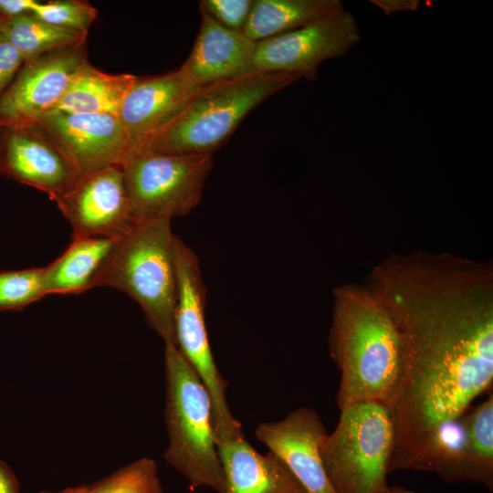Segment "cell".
Segmentation results:
<instances>
[{"label":"cell","mask_w":493,"mask_h":493,"mask_svg":"<svg viewBox=\"0 0 493 493\" xmlns=\"http://www.w3.org/2000/svg\"><path fill=\"white\" fill-rule=\"evenodd\" d=\"M0 129H1V126H0Z\"/></svg>","instance_id":"obj_34"},{"label":"cell","mask_w":493,"mask_h":493,"mask_svg":"<svg viewBox=\"0 0 493 493\" xmlns=\"http://www.w3.org/2000/svg\"><path fill=\"white\" fill-rule=\"evenodd\" d=\"M36 0H0V16L10 19L32 14Z\"/></svg>","instance_id":"obj_28"},{"label":"cell","mask_w":493,"mask_h":493,"mask_svg":"<svg viewBox=\"0 0 493 493\" xmlns=\"http://www.w3.org/2000/svg\"><path fill=\"white\" fill-rule=\"evenodd\" d=\"M199 89L183 65L163 75L137 77L118 114L132 146L173 121Z\"/></svg>","instance_id":"obj_15"},{"label":"cell","mask_w":493,"mask_h":493,"mask_svg":"<svg viewBox=\"0 0 493 493\" xmlns=\"http://www.w3.org/2000/svg\"><path fill=\"white\" fill-rule=\"evenodd\" d=\"M330 355L341 372L340 410L361 402L390 399L401 363L398 329L385 308L363 285L333 288Z\"/></svg>","instance_id":"obj_2"},{"label":"cell","mask_w":493,"mask_h":493,"mask_svg":"<svg viewBox=\"0 0 493 493\" xmlns=\"http://www.w3.org/2000/svg\"><path fill=\"white\" fill-rule=\"evenodd\" d=\"M117 239L73 237L61 256L44 267L46 296L79 294L93 288L94 280Z\"/></svg>","instance_id":"obj_18"},{"label":"cell","mask_w":493,"mask_h":493,"mask_svg":"<svg viewBox=\"0 0 493 493\" xmlns=\"http://www.w3.org/2000/svg\"><path fill=\"white\" fill-rule=\"evenodd\" d=\"M176 346L206 388L213 406L216 445L243 435L241 424L232 414L226 398L227 383L215 364L205 320L206 288L195 253L174 237Z\"/></svg>","instance_id":"obj_7"},{"label":"cell","mask_w":493,"mask_h":493,"mask_svg":"<svg viewBox=\"0 0 493 493\" xmlns=\"http://www.w3.org/2000/svg\"><path fill=\"white\" fill-rule=\"evenodd\" d=\"M137 79L131 74H109L88 63L76 76L53 110L104 113L118 116L121 104Z\"/></svg>","instance_id":"obj_20"},{"label":"cell","mask_w":493,"mask_h":493,"mask_svg":"<svg viewBox=\"0 0 493 493\" xmlns=\"http://www.w3.org/2000/svg\"><path fill=\"white\" fill-rule=\"evenodd\" d=\"M0 493H19L17 479L6 463L0 459Z\"/></svg>","instance_id":"obj_29"},{"label":"cell","mask_w":493,"mask_h":493,"mask_svg":"<svg viewBox=\"0 0 493 493\" xmlns=\"http://www.w3.org/2000/svg\"><path fill=\"white\" fill-rule=\"evenodd\" d=\"M44 267L0 272V311L20 310L46 296Z\"/></svg>","instance_id":"obj_24"},{"label":"cell","mask_w":493,"mask_h":493,"mask_svg":"<svg viewBox=\"0 0 493 493\" xmlns=\"http://www.w3.org/2000/svg\"><path fill=\"white\" fill-rule=\"evenodd\" d=\"M193 49L183 64L200 88L233 80L255 72L257 42L230 30L206 14Z\"/></svg>","instance_id":"obj_16"},{"label":"cell","mask_w":493,"mask_h":493,"mask_svg":"<svg viewBox=\"0 0 493 493\" xmlns=\"http://www.w3.org/2000/svg\"><path fill=\"white\" fill-rule=\"evenodd\" d=\"M120 167L134 220H172L188 215L200 203L213 158L132 147Z\"/></svg>","instance_id":"obj_8"},{"label":"cell","mask_w":493,"mask_h":493,"mask_svg":"<svg viewBox=\"0 0 493 493\" xmlns=\"http://www.w3.org/2000/svg\"><path fill=\"white\" fill-rule=\"evenodd\" d=\"M88 63L85 44L57 49L24 63L0 98V126L28 124L55 110Z\"/></svg>","instance_id":"obj_10"},{"label":"cell","mask_w":493,"mask_h":493,"mask_svg":"<svg viewBox=\"0 0 493 493\" xmlns=\"http://www.w3.org/2000/svg\"><path fill=\"white\" fill-rule=\"evenodd\" d=\"M93 484L80 485L78 487L67 488L61 491H42L41 493H92Z\"/></svg>","instance_id":"obj_31"},{"label":"cell","mask_w":493,"mask_h":493,"mask_svg":"<svg viewBox=\"0 0 493 493\" xmlns=\"http://www.w3.org/2000/svg\"><path fill=\"white\" fill-rule=\"evenodd\" d=\"M4 20L5 19L0 16V28H1V26H2V23H3Z\"/></svg>","instance_id":"obj_33"},{"label":"cell","mask_w":493,"mask_h":493,"mask_svg":"<svg viewBox=\"0 0 493 493\" xmlns=\"http://www.w3.org/2000/svg\"><path fill=\"white\" fill-rule=\"evenodd\" d=\"M342 10L340 0H253L243 33L259 42Z\"/></svg>","instance_id":"obj_19"},{"label":"cell","mask_w":493,"mask_h":493,"mask_svg":"<svg viewBox=\"0 0 493 493\" xmlns=\"http://www.w3.org/2000/svg\"><path fill=\"white\" fill-rule=\"evenodd\" d=\"M92 493H163L156 463L141 458L93 483Z\"/></svg>","instance_id":"obj_23"},{"label":"cell","mask_w":493,"mask_h":493,"mask_svg":"<svg viewBox=\"0 0 493 493\" xmlns=\"http://www.w3.org/2000/svg\"><path fill=\"white\" fill-rule=\"evenodd\" d=\"M360 38L354 16L342 10L257 42V70L293 73L315 80L324 60L344 56Z\"/></svg>","instance_id":"obj_9"},{"label":"cell","mask_w":493,"mask_h":493,"mask_svg":"<svg viewBox=\"0 0 493 493\" xmlns=\"http://www.w3.org/2000/svg\"><path fill=\"white\" fill-rule=\"evenodd\" d=\"M373 3H377L375 5H378L384 12H396L399 10L404 9H411L415 10L418 5V1H373Z\"/></svg>","instance_id":"obj_30"},{"label":"cell","mask_w":493,"mask_h":493,"mask_svg":"<svg viewBox=\"0 0 493 493\" xmlns=\"http://www.w3.org/2000/svg\"><path fill=\"white\" fill-rule=\"evenodd\" d=\"M24 65L19 52L0 32V98L14 81Z\"/></svg>","instance_id":"obj_27"},{"label":"cell","mask_w":493,"mask_h":493,"mask_svg":"<svg viewBox=\"0 0 493 493\" xmlns=\"http://www.w3.org/2000/svg\"><path fill=\"white\" fill-rule=\"evenodd\" d=\"M395 443L388 406L361 402L341 410L335 429L320 446L327 476L337 493H384Z\"/></svg>","instance_id":"obj_6"},{"label":"cell","mask_w":493,"mask_h":493,"mask_svg":"<svg viewBox=\"0 0 493 493\" xmlns=\"http://www.w3.org/2000/svg\"><path fill=\"white\" fill-rule=\"evenodd\" d=\"M255 435L287 465L304 493H337L321 459L328 433L316 411L297 408L282 420L260 423Z\"/></svg>","instance_id":"obj_14"},{"label":"cell","mask_w":493,"mask_h":493,"mask_svg":"<svg viewBox=\"0 0 493 493\" xmlns=\"http://www.w3.org/2000/svg\"><path fill=\"white\" fill-rule=\"evenodd\" d=\"M165 424L169 445L164 459L193 488L223 493L225 479L218 455L209 393L178 348L165 344Z\"/></svg>","instance_id":"obj_5"},{"label":"cell","mask_w":493,"mask_h":493,"mask_svg":"<svg viewBox=\"0 0 493 493\" xmlns=\"http://www.w3.org/2000/svg\"><path fill=\"white\" fill-rule=\"evenodd\" d=\"M32 14L57 27L88 34L98 10L87 1L54 0L37 1Z\"/></svg>","instance_id":"obj_25"},{"label":"cell","mask_w":493,"mask_h":493,"mask_svg":"<svg viewBox=\"0 0 493 493\" xmlns=\"http://www.w3.org/2000/svg\"><path fill=\"white\" fill-rule=\"evenodd\" d=\"M384 493H421L400 486H390Z\"/></svg>","instance_id":"obj_32"},{"label":"cell","mask_w":493,"mask_h":493,"mask_svg":"<svg viewBox=\"0 0 493 493\" xmlns=\"http://www.w3.org/2000/svg\"><path fill=\"white\" fill-rule=\"evenodd\" d=\"M363 285L399 331L400 370L385 404L395 430L389 473L410 469L433 434L492 386L493 263L394 253Z\"/></svg>","instance_id":"obj_1"},{"label":"cell","mask_w":493,"mask_h":493,"mask_svg":"<svg viewBox=\"0 0 493 493\" xmlns=\"http://www.w3.org/2000/svg\"><path fill=\"white\" fill-rule=\"evenodd\" d=\"M33 122L68 154L81 176L121 166L132 143L116 115L51 110Z\"/></svg>","instance_id":"obj_13"},{"label":"cell","mask_w":493,"mask_h":493,"mask_svg":"<svg viewBox=\"0 0 493 493\" xmlns=\"http://www.w3.org/2000/svg\"><path fill=\"white\" fill-rule=\"evenodd\" d=\"M301 79L293 73L253 74L200 88L169 124L132 147L166 154H211L259 103Z\"/></svg>","instance_id":"obj_4"},{"label":"cell","mask_w":493,"mask_h":493,"mask_svg":"<svg viewBox=\"0 0 493 493\" xmlns=\"http://www.w3.org/2000/svg\"><path fill=\"white\" fill-rule=\"evenodd\" d=\"M0 32L19 52L24 63L57 49L85 44L87 37L47 24L33 14L5 19Z\"/></svg>","instance_id":"obj_22"},{"label":"cell","mask_w":493,"mask_h":493,"mask_svg":"<svg viewBox=\"0 0 493 493\" xmlns=\"http://www.w3.org/2000/svg\"><path fill=\"white\" fill-rule=\"evenodd\" d=\"M253 0H201V13L206 14L221 26L243 32L248 19Z\"/></svg>","instance_id":"obj_26"},{"label":"cell","mask_w":493,"mask_h":493,"mask_svg":"<svg viewBox=\"0 0 493 493\" xmlns=\"http://www.w3.org/2000/svg\"><path fill=\"white\" fill-rule=\"evenodd\" d=\"M0 174L56 202L81 177L63 149L35 122L0 129Z\"/></svg>","instance_id":"obj_11"},{"label":"cell","mask_w":493,"mask_h":493,"mask_svg":"<svg viewBox=\"0 0 493 493\" xmlns=\"http://www.w3.org/2000/svg\"><path fill=\"white\" fill-rule=\"evenodd\" d=\"M171 221L137 220L126 235L116 240L93 288L108 287L129 295L164 343L176 346L175 235Z\"/></svg>","instance_id":"obj_3"},{"label":"cell","mask_w":493,"mask_h":493,"mask_svg":"<svg viewBox=\"0 0 493 493\" xmlns=\"http://www.w3.org/2000/svg\"><path fill=\"white\" fill-rule=\"evenodd\" d=\"M224 472L223 493H304L275 453L257 452L244 435L217 445Z\"/></svg>","instance_id":"obj_17"},{"label":"cell","mask_w":493,"mask_h":493,"mask_svg":"<svg viewBox=\"0 0 493 493\" xmlns=\"http://www.w3.org/2000/svg\"><path fill=\"white\" fill-rule=\"evenodd\" d=\"M465 439L453 481L483 484L493 489V394L463 415Z\"/></svg>","instance_id":"obj_21"},{"label":"cell","mask_w":493,"mask_h":493,"mask_svg":"<svg viewBox=\"0 0 493 493\" xmlns=\"http://www.w3.org/2000/svg\"><path fill=\"white\" fill-rule=\"evenodd\" d=\"M56 204L71 225L73 237L117 239L136 222L120 166L82 175Z\"/></svg>","instance_id":"obj_12"}]
</instances>
